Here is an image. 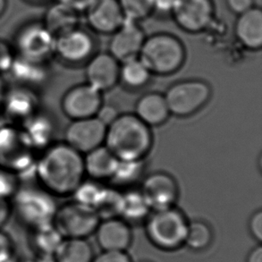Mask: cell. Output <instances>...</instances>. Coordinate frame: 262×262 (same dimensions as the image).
Returning a JSON list of instances; mask_svg holds the SVG:
<instances>
[{"instance_id": "obj_42", "label": "cell", "mask_w": 262, "mask_h": 262, "mask_svg": "<svg viewBox=\"0 0 262 262\" xmlns=\"http://www.w3.org/2000/svg\"><path fill=\"white\" fill-rule=\"evenodd\" d=\"M12 216L13 210L11 201L0 198V229H2L7 225Z\"/></svg>"}, {"instance_id": "obj_35", "label": "cell", "mask_w": 262, "mask_h": 262, "mask_svg": "<svg viewBox=\"0 0 262 262\" xmlns=\"http://www.w3.org/2000/svg\"><path fill=\"white\" fill-rule=\"evenodd\" d=\"M21 185L19 174L0 167V198L11 201Z\"/></svg>"}, {"instance_id": "obj_26", "label": "cell", "mask_w": 262, "mask_h": 262, "mask_svg": "<svg viewBox=\"0 0 262 262\" xmlns=\"http://www.w3.org/2000/svg\"><path fill=\"white\" fill-rule=\"evenodd\" d=\"M94 256L87 238H64L54 253L56 262H92Z\"/></svg>"}, {"instance_id": "obj_45", "label": "cell", "mask_w": 262, "mask_h": 262, "mask_svg": "<svg viewBox=\"0 0 262 262\" xmlns=\"http://www.w3.org/2000/svg\"><path fill=\"white\" fill-rule=\"evenodd\" d=\"M246 262H262V247L260 245L252 249L248 254Z\"/></svg>"}, {"instance_id": "obj_28", "label": "cell", "mask_w": 262, "mask_h": 262, "mask_svg": "<svg viewBox=\"0 0 262 262\" xmlns=\"http://www.w3.org/2000/svg\"><path fill=\"white\" fill-rule=\"evenodd\" d=\"M123 193L114 188H102L92 209L100 220L120 217Z\"/></svg>"}, {"instance_id": "obj_38", "label": "cell", "mask_w": 262, "mask_h": 262, "mask_svg": "<svg viewBox=\"0 0 262 262\" xmlns=\"http://www.w3.org/2000/svg\"><path fill=\"white\" fill-rule=\"evenodd\" d=\"M119 116V113L117 108L112 105L106 104V105H101L99 107L98 112L96 114L95 117L99 119L103 124L106 126H108L110 124H112L114 121L117 119V117Z\"/></svg>"}, {"instance_id": "obj_3", "label": "cell", "mask_w": 262, "mask_h": 262, "mask_svg": "<svg viewBox=\"0 0 262 262\" xmlns=\"http://www.w3.org/2000/svg\"><path fill=\"white\" fill-rule=\"evenodd\" d=\"M11 204L13 215L29 230L53 224L58 207L56 197L37 183L21 184Z\"/></svg>"}, {"instance_id": "obj_30", "label": "cell", "mask_w": 262, "mask_h": 262, "mask_svg": "<svg viewBox=\"0 0 262 262\" xmlns=\"http://www.w3.org/2000/svg\"><path fill=\"white\" fill-rule=\"evenodd\" d=\"M150 209L141 191H130L123 193L120 219L125 222H139L149 216Z\"/></svg>"}, {"instance_id": "obj_15", "label": "cell", "mask_w": 262, "mask_h": 262, "mask_svg": "<svg viewBox=\"0 0 262 262\" xmlns=\"http://www.w3.org/2000/svg\"><path fill=\"white\" fill-rule=\"evenodd\" d=\"M141 193L152 211L174 207L178 198V185L174 177L164 172H157L142 182Z\"/></svg>"}, {"instance_id": "obj_33", "label": "cell", "mask_w": 262, "mask_h": 262, "mask_svg": "<svg viewBox=\"0 0 262 262\" xmlns=\"http://www.w3.org/2000/svg\"><path fill=\"white\" fill-rule=\"evenodd\" d=\"M124 18L131 21L143 20L154 12L153 0H118Z\"/></svg>"}, {"instance_id": "obj_6", "label": "cell", "mask_w": 262, "mask_h": 262, "mask_svg": "<svg viewBox=\"0 0 262 262\" xmlns=\"http://www.w3.org/2000/svg\"><path fill=\"white\" fill-rule=\"evenodd\" d=\"M188 221L174 207L153 211L147 217L146 233L149 241L164 251H174L184 245Z\"/></svg>"}, {"instance_id": "obj_13", "label": "cell", "mask_w": 262, "mask_h": 262, "mask_svg": "<svg viewBox=\"0 0 262 262\" xmlns=\"http://www.w3.org/2000/svg\"><path fill=\"white\" fill-rule=\"evenodd\" d=\"M106 131L96 117L72 120L64 130V142L84 155L104 144Z\"/></svg>"}, {"instance_id": "obj_18", "label": "cell", "mask_w": 262, "mask_h": 262, "mask_svg": "<svg viewBox=\"0 0 262 262\" xmlns=\"http://www.w3.org/2000/svg\"><path fill=\"white\" fill-rule=\"evenodd\" d=\"M85 13L90 27L102 34H112L125 20L118 0H96Z\"/></svg>"}, {"instance_id": "obj_25", "label": "cell", "mask_w": 262, "mask_h": 262, "mask_svg": "<svg viewBox=\"0 0 262 262\" xmlns=\"http://www.w3.org/2000/svg\"><path fill=\"white\" fill-rule=\"evenodd\" d=\"M83 162L85 174L98 180L111 178L118 160L103 144L84 154Z\"/></svg>"}, {"instance_id": "obj_2", "label": "cell", "mask_w": 262, "mask_h": 262, "mask_svg": "<svg viewBox=\"0 0 262 262\" xmlns=\"http://www.w3.org/2000/svg\"><path fill=\"white\" fill-rule=\"evenodd\" d=\"M104 145L118 160H144L152 146V134L135 114H123L106 126Z\"/></svg>"}, {"instance_id": "obj_32", "label": "cell", "mask_w": 262, "mask_h": 262, "mask_svg": "<svg viewBox=\"0 0 262 262\" xmlns=\"http://www.w3.org/2000/svg\"><path fill=\"white\" fill-rule=\"evenodd\" d=\"M144 168V160H118L117 167L110 179L117 185H130L140 179Z\"/></svg>"}, {"instance_id": "obj_8", "label": "cell", "mask_w": 262, "mask_h": 262, "mask_svg": "<svg viewBox=\"0 0 262 262\" xmlns=\"http://www.w3.org/2000/svg\"><path fill=\"white\" fill-rule=\"evenodd\" d=\"M99 222L94 209L73 201L57 207L53 225L64 238H87Z\"/></svg>"}, {"instance_id": "obj_7", "label": "cell", "mask_w": 262, "mask_h": 262, "mask_svg": "<svg viewBox=\"0 0 262 262\" xmlns=\"http://www.w3.org/2000/svg\"><path fill=\"white\" fill-rule=\"evenodd\" d=\"M11 45L16 57L36 62H50L54 56L55 37L42 21H32L18 29Z\"/></svg>"}, {"instance_id": "obj_50", "label": "cell", "mask_w": 262, "mask_h": 262, "mask_svg": "<svg viewBox=\"0 0 262 262\" xmlns=\"http://www.w3.org/2000/svg\"><path fill=\"white\" fill-rule=\"evenodd\" d=\"M6 122L4 121L3 117H1V115H0V126L2 125V124H5Z\"/></svg>"}, {"instance_id": "obj_24", "label": "cell", "mask_w": 262, "mask_h": 262, "mask_svg": "<svg viewBox=\"0 0 262 262\" xmlns=\"http://www.w3.org/2000/svg\"><path fill=\"white\" fill-rule=\"evenodd\" d=\"M79 14L71 7L57 1L48 8L43 18V25L56 38L78 27Z\"/></svg>"}, {"instance_id": "obj_27", "label": "cell", "mask_w": 262, "mask_h": 262, "mask_svg": "<svg viewBox=\"0 0 262 262\" xmlns=\"http://www.w3.org/2000/svg\"><path fill=\"white\" fill-rule=\"evenodd\" d=\"M63 239L53 224L30 230V244L35 254H54Z\"/></svg>"}, {"instance_id": "obj_41", "label": "cell", "mask_w": 262, "mask_h": 262, "mask_svg": "<svg viewBox=\"0 0 262 262\" xmlns=\"http://www.w3.org/2000/svg\"><path fill=\"white\" fill-rule=\"evenodd\" d=\"M228 8L234 14H242L254 7V0H226Z\"/></svg>"}, {"instance_id": "obj_21", "label": "cell", "mask_w": 262, "mask_h": 262, "mask_svg": "<svg viewBox=\"0 0 262 262\" xmlns=\"http://www.w3.org/2000/svg\"><path fill=\"white\" fill-rule=\"evenodd\" d=\"M8 74H10L15 84L40 92L50 82L51 72L49 62L26 60L15 56Z\"/></svg>"}, {"instance_id": "obj_37", "label": "cell", "mask_w": 262, "mask_h": 262, "mask_svg": "<svg viewBox=\"0 0 262 262\" xmlns=\"http://www.w3.org/2000/svg\"><path fill=\"white\" fill-rule=\"evenodd\" d=\"M92 262H133L131 257L126 252H112L103 251L97 256H94Z\"/></svg>"}, {"instance_id": "obj_43", "label": "cell", "mask_w": 262, "mask_h": 262, "mask_svg": "<svg viewBox=\"0 0 262 262\" xmlns=\"http://www.w3.org/2000/svg\"><path fill=\"white\" fill-rule=\"evenodd\" d=\"M95 1L96 0H58V2L67 5L78 13L86 12Z\"/></svg>"}, {"instance_id": "obj_40", "label": "cell", "mask_w": 262, "mask_h": 262, "mask_svg": "<svg viewBox=\"0 0 262 262\" xmlns=\"http://www.w3.org/2000/svg\"><path fill=\"white\" fill-rule=\"evenodd\" d=\"M249 230L257 241H262V211L258 210L251 216L249 221Z\"/></svg>"}, {"instance_id": "obj_47", "label": "cell", "mask_w": 262, "mask_h": 262, "mask_svg": "<svg viewBox=\"0 0 262 262\" xmlns=\"http://www.w3.org/2000/svg\"><path fill=\"white\" fill-rule=\"evenodd\" d=\"M20 261V259L18 258L17 254H16V252H14L13 254H11L10 256H8L7 258H5V259H1L0 262H19Z\"/></svg>"}, {"instance_id": "obj_14", "label": "cell", "mask_w": 262, "mask_h": 262, "mask_svg": "<svg viewBox=\"0 0 262 262\" xmlns=\"http://www.w3.org/2000/svg\"><path fill=\"white\" fill-rule=\"evenodd\" d=\"M94 49L91 34L78 26L55 38L54 56L68 64H81L92 57Z\"/></svg>"}, {"instance_id": "obj_44", "label": "cell", "mask_w": 262, "mask_h": 262, "mask_svg": "<svg viewBox=\"0 0 262 262\" xmlns=\"http://www.w3.org/2000/svg\"><path fill=\"white\" fill-rule=\"evenodd\" d=\"M174 3V0H153V8L161 14H171Z\"/></svg>"}, {"instance_id": "obj_31", "label": "cell", "mask_w": 262, "mask_h": 262, "mask_svg": "<svg viewBox=\"0 0 262 262\" xmlns=\"http://www.w3.org/2000/svg\"><path fill=\"white\" fill-rule=\"evenodd\" d=\"M213 241V231L208 224L194 220L188 222L184 245L192 251L200 252L209 248Z\"/></svg>"}, {"instance_id": "obj_10", "label": "cell", "mask_w": 262, "mask_h": 262, "mask_svg": "<svg viewBox=\"0 0 262 262\" xmlns=\"http://www.w3.org/2000/svg\"><path fill=\"white\" fill-rule=\"evenodd\" d=\"M39 91L26 86H9L0 107V115L6 123L21 124L41 108Z\"/></svg>"}, {"instance_id": "obj_1", "label": "cell", "mask_w": 262, "mask_h": 262, "mask_svg": "<svg viewBox=\"0 0 262 262\" xmlns=\"http://www.w3.org/2000/svg\"><path fill=\"white\" fill-rule=\"evenodd\" d=\"M36 183L55 197L71 196L84 180L83 155L66 142L39 151L33 167Z\"/></svg>"}, {"instance_id": "obj_19", "label": "cell", "mask_w": 262, "mask_h": 262, "mask_svg": "<svg viewBox=\"0 0 262 262\" xmlns=\"http://www.w3.org/2000/svg\"><path fill=\"white\" fill-rule=\"evenodd\" d=\"M94 233L103 251L126 252L133 240L131 227L120 217L100 221Z\"/></svg>"}, {"instance_id": "obj_20", "label": "cell", "mask_w": 262, "mask_h": 262, "mask_svg": "<svg viewBox=\"0 0 262 262\" xmlns=\"http://www.w3.org/2000/svg\"><path fill=\"white\" fill-rule=\"evenodd\" d=\"M20 125L39 152L55 142L57 132L56 118L42 107Z\"/></svg>"}, {"instance_id": "obj_52", "label": "cell", "mask_w": 262, "mask_h": 262, "mask_svg": "<svg viewBox=\"0 0 262 262\" xmlns=\"http://www.w3.org/2000/svg\"><path fill=\"white\" fill-rule=\"evenodd\" d=\"M140 262H150V261H147V260H143V261H140Z\"/></svg>"}, {"instance_id": "obj_29", "label": "cell", "mask_w": 262, "mask_h": 262, "mask_svg": "<svg viewBox=\"0 0 262 262\" xmlns=\"http://www.w3.org/2000/svg\"><path fill=\"white\" fill-rule=\"evenodd\" d=\"M150 76L151 73L138 57L125 61L120 64L119 81L128 88H142L149 82Z\"/></svg>"}, {"instance_id": "obj_48", "label": "cell", "mask_w": 262, "mask_h": 262, "mask_svg": "<svg viewBox=\"0 0 262 262\" xmlns=\"http://www.w3.org/2000/svg\"><path fill=\"white\" fill-rule=\"evenodd\" d=\"M7 0H0V17L3 15L7 10Z\"/></svg>"}, {"instance_id": "obj_17", "label": "cell", "mask_w": 262, "mask_h": 262, "mask_svg": "<svg viewBox=\"0 0 262 262\" xmlns=\"http://www.w3.org/2000/svg\"><path fill=\"white\" fill-rule=\"evenodd\" d=\"M119 62L110 53L92 56L86 66L87 83L100 92L113 88L119 81Z\"/></svg>"}, {"instance_id": "obj_46", "label": "cell", "mask_w": 262, "mask_h": 262, "mask_svg": "<svg viewBox=\"0 0 262 262\" xmlns=\"http://www.w3.org/2000/svg\"><path fill=\"white\" fill-rule=\"evenodd\" d=\"M7 88H8V84L4 79L3 75H0V107L3 103L4 97L7 92Z\"/></svg>"}, {"instance_id": "obj_11", "label": "cell", "mask_w": 262, "mask_h": 262, "mask_svg": "<svg viewBox=\"0 0 262 262\" xmlns=\"http://www.w3.org/2000/svg\"><path fill=\"white\" fill-rule=\"evenodd\" d=\"M171 15L184 32L199 33L212 24L215 7L213 0H174Z\"/></svg>"}, {"instance_id": "obj_16", "label": "cell", "mask_w": 262, "mask_h": 262, "mask_svg": "<svg viewBox=\"0 0 262 262\" xmlns=\"http://www.w3.org/2000/svg\"><path fill=\"white\" fill-rule=\"evenodd\" d=\"M111 35L108 53L119 63L139 57L146 37L137 21L125 19L124 24Z\"/></svg>"}, {"instance_id": "obj_9", "label": "cell", "mask_w": 262, "mask_h": 262, "mask_svg": "<svg viewBox=\"0 0 262 262\" xmlns=\"http://www.w3.org/2000/svg\"><path fill=\"white\" fill-rule=\"evenodd\" d=\"M211 89L201 80H184L170 86L165 99L170 114L188 117L196 113L209 101Z\"/></svg>"}, {"instance_id": "obj_34", "label": "cell", "mask_w": 262, "mask_h": 262, "mask_svg": "<svg viewBox=\"0 0 262 262\" xmlns=\"http://www.w3.org/2000/svg\"><path fill=\"white\" fill-rule=\"evenodd\" d=\"M102 188L97 183L83 180L72 193L71 196L74 197L75 202L93 208Z\"/></svg>"}, {"instance_id": "obj_4", "label": "cell", "mask_w": 262, "mask_h": 262, "mask_svg": "<svg viewBox=\"0 0 262 262\" xmlns=\"http://www.w3.org/2000/svg\"><path fill=\"white\" fill-rule=\"evenodd\" d=\"M184 44L169 33H156L146 38L138 58L151 75H167L180 69L185 60Z\"/></svg>"}, {"instance_id": "obj_51", "label": "cell", "mask_w": 262, "mask_h": 262, "mask_svg": "<svg viewBox=\"0 0 262 262\" xmlns=\"http://www.w3.org/2000/svg\"><path fill=\"white\" fill-rule=\"evenodd\" d=\"M28 1H31V2H39V3H40V2H43V1H45V0H28Z\"/></svg>"}, {"instance_id": "obj_39", "label": "cell", "mask_w": 262, "mask_h": 262, "mask_svg": "<svg viewBox=\"0 0 262 262\" xmlns=\"http://www.w3.org/2000/svg\"><path fill=\"white\" fill-rule=\"evenodd\" d=\"M15 252L14 242L9 234L0 229V260Z\"/></svg>"}, {"instance_id": "obj_12", "label": "cell", "mask_w": 262, "mask_h": 262, "mask_svg": "<svg viewBox=\"0 0 262 262\" xmlns=\"http://www.w3.org/2000/svg\"><path fill=\"white\" fill-rule=\"evenodd\" d=\"M101 105V92L89 83L72 87L61 99L62 111L71 120L95 117Z\"/></svg>"}, {"instance_id": "obj_22", "label": "cell", "mask_w": 262, "mask_h": 262, "mask_svg": "<svg viewBox=\"0 0 262 262\" xmlns=\"http://www.w3.org/2000/svg\"><path fill=\"white\" fill-rule=\"evenodd\" d=\"M234 33L243 46L251 50H260L262 47V11L253 7L238 15L234 25Z\"/></svg>"}, {"instance_id": "obj_49", "label": "cell", "mask_w": 262, "mask_h": 262, "mask_svg": "<svg viewBox=\"0 0 262 262\" xmlns=\"http://www.w3.org/2000/svg\"><path fill=\"white\" fill-rule=\"evenodd\" d=\"M19 262H36V260L34 259H24V260H20Z\"/></svg>"}, {"instance_id": "obj_36", "label": "cell", "mask_w": 262, "mask_h": 262, "mask_svg": "<svg viewBox=\"0 0 262 262\" xmlns=\"http://www.w3.org/2000/svg\"><path fill=\"white\" fill-rule=\"evenodd\" d=\"M14 58L15 53L12 45L0 39V75L9 73Z\"/></svg>"}, {"instance_id": "obj_23", "label": "cell", "mask_w": 262, "mask_h": 262, "mask_svg": "<svg viewBox=\"0 0 262 262\" xmlns=\"http://www.w3.org/2000/svg\"><path fill=\"white\" fill-rule=\"evenodd\" d=\"M135 115L150 127L164 124L170 112L165 96L158 92H149L139 99L135 106Z\"/></svg>"}, {"instance_id": "obj_5", "label": "cell", "mask_w": 262, "mask_h": 262, "mask_svg": "<svg viewBox=\"0 0 262 262\" xmlns=\"http://www.w3.org/2000/svg\"><path fill=\"white\" fill-rule=\"evenodd\" d=\"M39 151L20 124L0 126V167L21 174L33 170Z\"/></svg>"}]
</instances>
